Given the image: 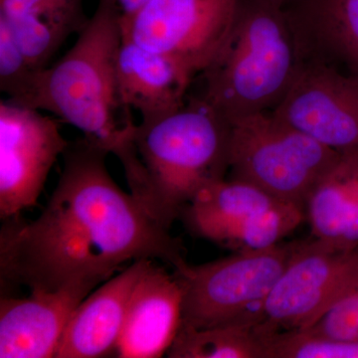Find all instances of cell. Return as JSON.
Returning <instances> with one entry per match:
<instances>
[{
	"mask_svg": "<svg viewBox=\"0 0 358 358\" xmlns=\"http://www.w3.org/2000/svg\"><path fill=\"white\" fill-rule=\"evenodd\" d=\"M109 152L78 141L64 152L62 173L38 217L4 219L0 231L1 294L98 286L131 261L185 263L178 238L112 178Z\"/></svg>",
	"mask_w": 358,
	"mask_h": 358,
	"instance_id": "6da1fadb",
	"label": "cell"
},
{
	"mask_svg": "<svg viewBox=\"0 0 358 358\" xmlns=\"http://www.w3.org/2000/svg\"><path fill=\"white\" fill-rule=\"evenodd\" d=\"M122 41L119 18L99 2L69 50L39 73L25 103L79 129L85 141L121 164L138 155L136 124L117 95L115 64Z\"/></svg>",
	"mask_w": 358,
	"mask_h": 358,
	"instance_id": "7a4b0ae2",
	"label": "cell"
},
{
	"mask_svg": "<svg viewBox=\"0 0 358 358\" xmlns=\"http://www.w3.org/2000/svg\"><path fill=\"white\" fill-rule=\"evenodd\" d=\"M300 33L284 7L240 0L229 38L202 74L203 98L230 122L272 112L303 65Z\"/></svg>",
	"mask_w": 358,
	"mask_h": 358,
	"instance_id": "3957f363",
	"label": "cell"
},
{
	"mask_svg": "<svg viewBox=\"0 0 358 358\" xmlns=\"http://www.w3.org/2000/svg\"><path fill=\"white\" fill-rule=\"evenodd\" d=\"M231 124L204 98L141 120L134 145L148 182V212L171 230L183 207L229 169Z\"/></svg>",
	"mask_w": 358,
	"mask_h": 358,
	"instance_id": "277c9868",
	"label": "cell"
},
{
	"mask_svg": "<svg viewBox=\"0 0 358 358\" xmlns=\"http://www.w3.org/2000/svg\"><path fill=\"white\" fill-rule=\"evenodd\" d=\"M230 124L232 178L303 206L313 186L341 157L272 112L247 115Z\"/></svg>",
	"mask_w": 358,
	"mask_h": 358,
	"instance_id": "5b68a950",
	"label": "cell"
},
{
	"mask_svg": "<svg viewBox=\"0 0 358 358\" xmlns=\"http://www.w3.org/2000/svg\"><path fill=\"white\" fill-rule=\"evenodd\" d=\"M296 243L275 245L174 268L182 289L181 327L205 329L256 322L257 315L294 255Z\"/></svg>",
	"mask_w": 358,
	"mask_h": 358,
	"instance_id": "8992f818",
	"label": "cell"
},
{
	"mask_svg": "<svg viewBox=\"0 0 358 358\" xmlns=\"http://www.w3.org/2000/svg\"><path fill=\"white\" fill-rule=\"evenodd\" d=\"M179 217L193 234L243 253L279 244L305 219V206L223 178L200 189Z\"/></svg>",
	"mask_w": 358,
	"mask_h": 358,
	"instance_id": "52a82bcc",
	"label": "cell"
},
{
	"mask_svg": "<svg viewBox=\"0 0 358 358\" xmlns=\"http://www.w3.org/2000/svg\"><path fill=\"white\" fill-rule=\"evenodd\" d=\"M357 281L358 249L343 251L315 239L296 243L257 315V326L266 338L307 329Z\"/></svg>",
	"mask_w": 358,
	"mask_h": 358,
	"instance_id": "ba28073f",
	"label": "cell"
},
{
	"mask_svg": "<svg viewBox=\"0 0 358 358\" xmlns=\"http://www.w3.org/2000/svg\"><path fill=\"white\" fill-rule=\"evenodd\" d=\"M240 0H150L122 37L203 73L229 38Z\"/></svg>",
	"mask_w": 358,
	"mask_h": 358,
	"instance_id": "9c48e42d",
	"label": "cell"
},
{
	"mask_svg": "<svg viewBox=\"0 0 358 358\" xmlns=\"http://www.w3.org/2000/svg\"><path fill=\"white\" fill-rule=\"evenodd\" d=\"M57 117L0 102V217L34 206L56 160L69 148Z\"/></svg>",
	"mask_w": 358,
	"mask_h": 358,
	"instance_id": "30bf717a",
	"label": "cell"
},
{
	"mask_svg": "<svg viewBox=\"0 0 358 358\" xmlns=\"http://www.w3.org/2000/svg\"><path fill=\"white\" fill-rule=\"evenodd\" d=\"M273 115L341 155L358 154V76L312 63Z\"/></svg>",
	"mask_w": 358,
	"mask_h": 358,
	"instance_id": "8fae6325",
	"label": "cell"
},
{
	"mask_svg": "<svg viewBox=\"0 0 358 358\" xmlns=\"http://www.w3.org/2000/svg\"><path fill=\"white\" fill-rule=\"evenodd\" d=\"M96 286L73 282L27 298L0 300V358L55 357L68 322Z\"/></svg>",
	"mask_w": 358,
	"mask_h": 358,
	"instance_id": "7c38bea8",
	"label": "cell"
},
{
	"mask_svg": "<svg viewBox=\"0 0 358 358\" xmlns=\"http://www.w3.org/2000/svg\"><path fill=\"white\" fill-rule=\"evenodd\" d=\"M182 289L176 275L152 261L134 287L115 357L166 355L182 322Z\"/></svg>",
	"mask_w": 358,
	"mask_h": 358,
	"instance_id": "4fadbf2b",
	"label": "cell"
},
{
	"mask_svg": "<svg viewBox=\"0 0 358 358\" xmlns=\"http://www.w3.org/2000/svg\"><path fill=\"white\" fill-rule=\"evenodd\" d=\"M152 261H134L82 301L68 322L56 358L115 355L134 287Z\"/></svg>",
	"mask_w": 358,
	"mask_h": 358,
	"instance_id": "5bb4252c",
	"label": "cell"
},
{
	"mask_svg": "<svg viewBox=\"0 0 358 358\" xmlns=\"http://www.w3.org/2000/svg\"><path fill=\"white\" fill-rule=\"evenodd\" d=\"M195 75L178 61L124 38L115 64L117 95L122 108L141 120L182 107Z\"/></svg>",
	"mask_w": 358,
	"mask_h": 358,
	"instance_id": "9a60e30c",
	"label": "cell"
},
{
	"mask_svg": "<svg viewBox=\"0 0 358 358\" xmlns=\"http://www.w3.org/2000/svg\"><path fill=\"white\" fill-rule=\"evenodd\" d=\"M82 0H0L6 23L26 57L43 70L70 35L88 22Z\"/></svg>",
	"mask_w": 358,
	"mask_h": 358,
	"instance_id": "2e32d148",
	"label": "cell"
},
{
	"mask_svg": "<svg viewBox=\"0 0 358 358\" xmlns=\"http://www.w3.org/2000/svg\"><path fill=\"white\" fill-rule=\"evenodd\" d=\"M305 211L313 239L343 251L358 249V154L341 155L313 186Z\"/></svg>",
	"mask_w": 358,
	"mask_h": 358,
	"instance_id": "e0dca14e",
	"label": "cell"
},
{
	"mask_svg": "<svg viewBox=\"0 0 358 358\" xmlns=\"http://www.w3.org/2000/svg\"><path fill=\"white\" fill-rule=\"evenodd\" d=\"M282 7L299 32H315L358 76V0H286Z\"/></svg>",
	"mask_w": 358,
	"mask_h": 358,
	"instance_id": "ac0fdd59",
	"label": "cell"
},
{
	"mask_svg": "<svg viewBox=\"0 0 358 358\" xmlns=\"http://www.w3.org/2000/svg\"><path fill=\"white\" fill-rule=\"evenodd\" d=\"M265 336L256 322L192 329L180 327L166 353L171 358H265Z\"/></svg>",
	"mask_w": 358,
	"mask_h": 358,
	"instance_id": "d6986e66",
	"label": "cell"
},
{
	"mask_svg": "<svg viewBox=\"0 0 358 358\" xmlns=\"http://www.w3.org/2000/svg\"><path fill=\"white\" fill-rule=\"evenodd\" d=\"M265 358H358V341L282 331L266 341Z\"/></svg>",
	"mask_w": 358,
	"mask_h": 358,
	"instance_id": "ffe728a7",
	"label": "cell"
},
{
	"mask_svg": "<svg viewBox=\"0 0 358 358\" xmlns=\"http://www.w3.org/2000/svg\"><path fill=\"white\" fill-rule=\"evenodd\" d=\"M40 72L26 57L6 23L0 21V90L7 100L25 106Z\"/></svg>",
	"mask_w": 358,
	"mask_h": 358,
	"instance_id": "44dd1931",
	"label": "cell"
},
{
	"mask_svg": "<svg viewBox=\"0 0 358 358\" xmlns=\"http://www.w3.org/2000/svg\"><path fill=\"white\" fill-rule=\"evenodd\" d=\"M303 331L327 338L358 341V281L312 327Z\"/></svg>",
	"mask_w": 358,
	"mask_h": 358,
	"instance_id": "7402d4cb",
	"label": "cell"
},
{
	"mask_svg": "<svg viewBox=\"0 0 358 358\" xmlns=\"http://www.w3.org/2000/svg\"><path fill=\"white\" fill-rule=\"evenodd\" d=\"M150 1V0H100L99 2L109 6L119 18L120 24L122 25L140 13Z\"/></svg>",
	"mask_w": 358,
	"mask_h": 358,
	"instance_id": "603a6c76",
	"label": "cell"
},
{
	"mask_svg": "<svg viewBox=\"0 0 358 358\" xmlns=\"http://www.w3.org/2000/svg\"><path fill=\"white\" fill-rule=\"evenodd\" d=\"M268 1L274 2V3L280 4V6H282L286 0H268Z\"/></svg>",
	"mask_w": 358,
	"mask_h": 358,
	"instance_id": "cb8c5ba5",
	"label": "cell"
}]
</instances>
